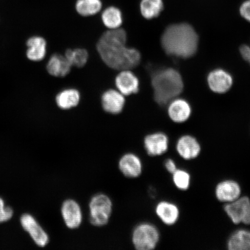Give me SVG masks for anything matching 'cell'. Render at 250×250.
Returning <instances> with one entry per match:
<instances>
[{
  "mask_svg": "<svg viewBox=\"0 0 250 250\" xmlns=\"http://www.w3.org/2000/svg\"><path fill=\"white\" fill-rule=\"evenodd\" d=\"M127 35L123 29L109 30L103 34L97 49L103 62L112 69L130 70L136 67L141 61L140 53L126 45Z\"/></svg>",
  "mask_w": 250,
  "mask_h": 250,
  "instance_id": "obj_1",
  "label": "cell"
},
{
  "mask_svg": "<svg viewBox=\"0 0 250 250\" xmlns=\"http://www.w3.org/2000/svg\"><path fill=\"white\" fill-rule=\"evenodd\" d=\"M199 38L195 30L190 24H174L165 29L161 38L164 51L168 55L187 59L196 54Z\"/></svg>",
  "mask_w": 250,
  "mask_h": 250,
  "instance_id": "obj_2",
  "label": "cell"
},
{
  "mask_svg": "<svg viewBox=\"0 0 250 250\" xmlns=\"http://www.w3.org/2000/svg\"><path fill=\"white\" fill-rule=\"evenodd\" d=\"M151 83L155 101L161 105L173 101L184 89L181 74L171 68L156 71L152 74Z\"/></svg>",
  "mask_w": 250,
  "mask_h": 250,
  "instance_id": "obj_3",
  "label": "cell"
},
{
  "mask_svg": "<svg viewBox=\"0 0 250 250\" xmlns=\"http://www.w3.org/2000/svg\"><path fill=\"white\" fill-rule=\"evenodd\" d=\"M89 209L90 223L97 227L105 226L111 216V199L104 193H98L90 199Z\"/></svg>",
  "mask_w": 250,
  "mask_h": 250,
  "instance_id": "obj_4",
  "label": "cell"
},
{
  "mask_svg": "<svg viewBox=\"0 0 250 250\" xmlns=\"http://www.w3.org/2000/svg\"><path fill=\"white\" fill-rule=\"evenodd\" d=\"M160 233L154 225L142 223L137 225L132 232V241L138 250H152L158 246Z\"/></svg>",
  "mask_w": 250,
  "mask_h": 250,
  "instance_id": "obj_5",
  "label": "cell"
},
{
  "mask_svg": "<svg viewBox=\"0 0 250 250\" xmlns=\"http://www.w3.org/2000/svg\"><path fill=\"white\" fill-rule=\"evenodd\" d=\"M61 214L65 226L70 229H77L83 223L82 209L74 199H68L62 203Z\"/></svg>",
  "mask_w": 250,
  "mask_h": 250,
  "instance_id": "obj_6",
  "label": "cell"
},
{
  "mask_svg": "<svg viewBox=\"0 0 250 250\" xmlns=\"http://www.w3.org/2000/svg\"><path fill=\"white\" fill-rule=\"evenodd\" d=\"M224 209L234 224L243 223L250 210V199L248 196H240L235 201L226 203Z\"/></svg>",
  "mask_w": 250,
  "mask_h": 250,
  "instance_id": "obj_7",
  "label": "cell"
},
{
  "mask_svg": "<svg viewBox=\"0 0 250 250\" xmlns=\"http://www.w3.org/2000/svg\"><path fill=\"white\" fill-rule=\"evenodd\" d=\"M169 140L167 134L156 132L148 134L144 140V146L147 154L151 156H161L167 151Z\"/></svg>",
  "mask_w": 250,
  "mask_h": 250,
  "instance_id": "obj_8",
  "label": "cell"
},
{
  "mask_svg": "<svg viewBox=\"0 0 250 250\" xmlns=\"http://www.w3.org/2000/svg\"><path fill=\"white\" fill-rule=\"evenodd\" d=\"M176 148L180 157L186 161L198 157L202 149L201 144L191 135H184L180 137L177 140Z\"/></svg>",
  "mask_w": 250,
  "mask_h": 250,
  "instance_id": "obj_9",
  "label": "cell"
},
{
  "mask_svg": "<svg viewBox=\"0 0 250 250\" xmlns=\"http://www.w3.org/2000/svg\"><path fill=\"white\" fill-rule=\"evenodd\" d=\"M241 195V187L237 181L233 180L222 181L215 187V197L221 202H232L240 198Z\"/></svg>",
  "mask_w": 250,
  "mask_h": 250,
  "instance_id": "obj_10",
  "label": "cell"
},
{
  "mask_svg": "<svg viewBox=\"0 0 250 250\" xmlns=\"http://www.w3.org/2000/svg\"><path fill=\"white\" fill-rule=\"evenodd\" d=\"M26 55L28 60L38 62L46 57L47 54V42L43 37L33 35L29 37L26 42Z\"/></svg>",
  "mask_w": 250,
  "mask_h": 250,
  "instance_id": "obj_11",
  "label": "cell"
},
{
  "mask_svg": "<svg viewBox=\"0 0 250 250\" xmlns=\"http://www.w3.org/2000/svg\"><path fill=\"white\" fill-rule=\"evenodd\" d=\"M21 224L26 230L34 241L40 247H45L49 241V236L38 222L31 215L24 214L21 218Z\"/></svg>",
  "mask_w": 250,
  "mask_h": 250,
  "instance_id": "obj_12",
  "label": "cell"
},
{
  "mask_svg": "<svg viewBox=\"0 0 250 250\" xmlns=\"http://www.w3.org/2000/svg\"><path fill=\"white\" fill-rule=\"evenodd\" d=\"M118 167L125 177L134 179L142 173L143 164L138 155L127 153L121 156L118 162Z\"/></svg>",
  "mask_w": 250,
  "mask_h": 250,
  "instance_id": "obj_13",
  "label": "cell"
},
{
  "mask_svg": "<svg viewBox=\"0 0 250 250\" xmlns=\"http://www.w3.org/2000/svg\"><path fill=\"white\" fill-rule=\"evenodd\" d=\"M208 83L209 87L212 92L217 93H224L232 87L233 78L230 74L223 69L212 71L208 74Z\"/></svg>",
  "mask_w": 250,
  "mask_h": 250,
  "instance_id": "obj_14",
  "label": "cell"
},
{
  "mask_svg": "<svg viewBox=\"0 0 250 250\" xmlns=\"http://www.w3.org/2000/svg\"><path fill=\"white\" fill-rule=\"evenodd\" d=\"M139 80L129 70H122L115 78L118 90L124 96L137 93L139 90Z\"/></svg>",
  "mask_w": 250,
  "mask_h": 250,
  "instance_id": "obj_15",
  "label": "cell"
},
{
  "mask_svg": "<svg viewBox=\"0 0 250 250\" xmlns=\"http://www.w3.org/2000/svg\"><path fill=\"white\" fill-rule=\"evenodd\" d=\"M102 107L111 114H118L123 111L125 104L124 95L118 90L109 89L102 96Z\"/></svg>",
  "mask_w": 250,
  "mask_h": 250,
  "instance_id": "obj_16",
  "label": "cell"
},
{
  "mask_svg": "<svg viewBox=\"0 0 250 250\" xmlns=\"http://www.w3.org/2000/svg\"><path fill=\"white\" fill-rule=\"evenodd\" d=\"M155 213L161 221L168 226H173L180 217V210L174 203L161 201L156 205Z\"/></svg>",
  "mask_w": 250,
  "mask_h": 250,
  "instance_id": "obj_17",
  "label": "cell"
},
{
  "mask_svg": "<svg viewBox=\"0 0 250 250\" xmlns=\"http://www.w3.org/2000/svg\"><path fill=\"white\" fill-rule=\"evenodd\" d=\"M191 107L185 100L174 99L170 102L168 108V114L171 121L176 123H183L189 118Z\"/></svg>",
  "mask_w": 250,
  "mask_h": 250,
  "instance_id": "obj_18",
  "label": "cell"
},
{
  "mask_svg": "<svg viewBox=\"0 0 250 250\" xmlns=\"http://www.w3.org/2000/svg\"><path fill=\"white\" fill-rule=\"evenodd\" d=\"M71 67L65 56L55 54L49 59L46 63V69L51 76L64 77L69 74Z\"/></svg>",
  "mask_w": 250,
  "mask_h": 250,
  "instance_id": "obj_19",
  "label": "cell"
},
{
  "mask_svg": "<svg viewBox=\"0 0 250 250\" xmlns=\"http://www.w3.org/2000/svg\"><path fill=\"white\" fill-rule=\"evenodd\" d=\"M227 248L229 250H250V230H236L228 239Z\"/></svg>",
  "mask_w": 250,
  "mask_h": 250,
  "instance_id": "obj_20",
  "label": "cell"
},
{
  "mask_svg": "<svg viewBox=\"0 0 250 250\" xmlns=\"http://www.w3.org/2000/svg\"><path fill=\"white\" fill-rule=\"evenodd\" d=\"M55 100L59 108L66 110L79 104L80 93L77 89H64L56 95Z\"/></svg>",
  "mask_w": 250,
  "mask_h": 250,
  "instance_id": "obj_21",
  "label": "cell"
},
{
  "mask_svg": "<svg viewBox=\"0 0 250 250\" xmlns=\"http://www.w3.org/2000/svg\"><path fill=\"white\" fill-rule=\"evenodd\" d=\"M102 19L103 24L109 30L120 28L123 24V14L120 9L115 7H109L103 12Z\"/></svg>",
  "mask_w": 250,
  "mask_h": 250,
  "instance_id": "obj_22",
  "label": "cell"
},
{
  "mask_svg": "<svg viewBox=\"0 0 250 250\" xmlns=\"http://www.w3.org/2000/svg\"><path fill=\"white\" fill-rule=\"evenodd\" d=\"M164 9L162 0H142L140 3V12L146 20L158 17Z\"/></svg>",
  "mask_w": 250,
  "mask_h": 250,
  "instance_id": "obj_23",
  "label": "cell"
},
{
  "mask_svg": "<svg viewBox=\"0 0 250 250\" xmlns=\"http://www.w3.org/2000/svg\"><path fill=\"white\" fill-rule=\"evenodd\" d=\"M101 0H77L76 11L83 17H89L98 14L101 11Z\"/></svg>",
  "mask_w": 250,
  "mask_h": 250,
  "instance_id": "obj_24",
  "label": "cell"
},
{
  "mask_svg": "<svg viewBox=\"0 0 250 250\" xmlns=\"http://www.w3.org/2000/svg\"><path fill=\"white\" fill-rule=\"evenodd\" d=\"M65 57L71 66L83 67L88 61V53L84 49H68L65 51Z\"/></svg>",
  "mask_w": 250,
  "mask_h": 250,
  "instance_id": "obj_25",
  "label": "cell"
},
{
  "mask_svg": "<svg viewBox=\"0 0 250 250\" xmlns=\"http://www.w3.org/2000/svg\"><path fill=\"white\" fill-rule=\"evenodd\" d=\"M172 174L173 183L178 189L181 190L189 189L190 185V175L188 172L177 168Z\"/></svg>",
  "mask_w": 250,
  "mask_h": 250,
  "instance_id": "obj_26",
  "label": "cell"
},
{
  "mask_svg": "<svg viewBox=\"0 0 250 250\" xmlns=\"http://www.w3.org/2000/svg\"><path fill=\"white\" fill-rule=\"evenodd\" d=\"M13 215V210L9 207H6L4 201L0 198V223L7 221Z\"/></svg>",
  "mask_w": 250,
  "mask_h": 250,
  "instance_id": "obj_27",
  "label": "cell"
},
{
  "mask_svg": "<svg viewBox=\"0 0 250 250\" xmlns=\"http://www.w3.org/2000/svg\"><path fill=\"white\" fill-rule=\"evenodd\" d=\"M240 13L244 19L250 22V0L243 3L240 8Z\"/></svg>",
  "mask_w": 250,
  "mask_h": 250,
  "instance_id": "obj_28",
  "label": "cell"
},
{
  "mask_svg": "<svg viewBox=\"0 0 250 250\" xmlns=\"http://www.w3.org/2000/svg\"><path fill=\"white\" fill-rule=\"evenodd\" d=\"M240 52L242 58L250 64V47L247 45H242L240 47Z\"/></svg>",
  "mask_w": 250,
  "mask_h": 250,
  "instance_id": "obj_29",
  "label": "cell"
},
{
  "mask_svg": "<svg viewBox=\"0 0 250 250\" xmlns=\"http://www.w3.org/2000/svg\"><path fill=\"white\" fill-rule=\"evenodd\" d=\"M165 167L166 169L171 174H173L177 169V165L172 159H167L165 162Z\"/></svg>",
  "mask_w": 250,
  "mask_h": 250,
  "instance_id": "obj_30",
  "label": "cell"
},
{
  "mask_svg": "<svg viewBox=\"0 0 250 250\" xmlns=\"http://www.w3.org/2000/svg\"><path fill=\"white\" fill-rule=\"evenodd\" d=\"M246 225H250V210L249 213L248 215V217H246L245 220L244 221L243 223Z\"/></svg>",
  "mask_w": 250,
  "mask_h": 250,
  "instance_id": "obj_31",
  "label": "cell"
}]
</instances>
